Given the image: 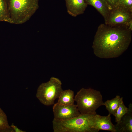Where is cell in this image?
Returning <instances> with one entry per match:
<instances>
[{"label": "cell", "instance_id": "7c38bea8", "mask_svg": "<svg viewBox=\"0 0 132 132\" xmlns=\"http://www.w3.org/2000/svg\"><path fill=\"white\" fill-rule=\"evenodd\" d=\"M123 101L122 97L117 95L114 98L110 100H108L104 102V105L109 113L115 116L118 108Z\"/></svg>", "mask_w": 132, "mask_h": 132}, {"label": "cell", "instance_id": "ffe728a7", "mask_svg": "<svg viewBox=\"0 0 132 132\" xmlns=\"http://www.w3.org/2000/svg\"><path fill=\"white\" fill-rule=\"evenodd\" d=\"M126 26L130 30L132 31V19L129 21L126 24Z\"/></svg>", "mask_w": 132, "mask_h": 132}, {"label": "cell", "instance_id": "8992f818", "mask_svg": "<svg viewBox=\"0 0 132 132\" xmlns=\"http://www.w3.org/2000/svg\"><path fill=\"white\" fill-rule=\"evenodd\" d=\"M132 19V11L120 6H117L110 11L105 20V24L110 26L125 25Z\"/></svg>", "mask_w": 132, "mask_h": 132}, {"label": "cell", "instance_id": "2e32d148", "mask_svg": "<svg viewBox=\"0 0 132 132\" xmlns=\"http://www.w3.org/2000/svg\"><path fill=\"white\" fill-rule=\"evenodd\" d=\"M128 108L124 105L123 101L121 103L114 116L115 121L117 123H119L122 117L127 112Z\"/></svg>", "mask_w": 132, "mask_h": 132}, {"label": "cell", "instance_id": "8fae6325", "mask_svg": "<svg viewBox=\"0 0 132 132\" xmlns=\"http://www.w3.org/2000/svg\"><path fill=\"white\" fill-rule=\"evenodd\" d=\"M88 5L94 7L104 18L105 20L109 14L110 10L104 0H84Z\"/></svg>", "mask_w": 132, "mask_h": 132}, {"label": "cell", "instance_id": "6da1fadb", "mask_svg": "<svg viewBox=\"0 0 132 132\" xmlns=\"http://www.w3.org/2000/svg\"><path fill=\"white\" fill-rule=\"evenodd\" d=\"M132 32L125 25L111 26L101 24L98 28L93 42L94 54L101 58L119 56L129 46Z\"/></svg>", "mask_w": 132, "mask_h": 132}, {"label": "cell", "instance_id": "5bb4252c", "mask_svg": "<svg viewBox=\"0 0 132 132\" xmlns=\"http://www.w3.org/2000/svg\"><path fill=\"white\" fill-rule=\"evenodd\" d=\"M0 22L10 23L7 0H0Z\"/></svg>", "mask_w": 132, "mask_h": 132}, {"label": "cell", "instance_id": "5b68a950", "mask_svg": "<svg viewBox=\"0 0 132 132\" xmlns=\"http://www.w3.org/2000/svg\"><path fill=\"white\" fill-rule=\"evenodd\" d=\"M61 86V82L59 79L52 77L48 82L43 83L39 86L36 97L44 105H52L63 90Z\"/></svg>", "mask_w": 132, "mask_h": 132}, {"label": "cell", "instance_id": "ba28073f", "mask_svg": "<svg viewBox=\"0 0 132 132\" xmlns=\"http://www.w3.org/2000/svg\"><path fill=\"white\" fill-rule=\"evenodd\" d=\"M110 115L109 113L106 116H101L97 114L90 115L89 122L91 127L95 132H98L100 130L115 132V125L111 122Z\"/></svg>", "mask_w": 132, "mask_h": 132}, {"label": "cell", "instance_id": "7a4b0ae2", "mask_svg": "<svg viewBox=\"0 0 132 132\" xmlns=\"http://www.w3.org/2000/svg\"><path fill=\"white\" fill-rule=\"evenodd\" d=\"M39 0H7L10 23H23L29 20L39 7Z\"/></svg>", "mask_w": 132, "mask_h": 132}, {"label": "cell", "instance_id": "9a60e30c", "mask_svg": "<svg viewBox=\"0 0 132 132\" xmlns=\"http://www.w3.org/2000/svg\"><path fill=\"white\" fill-rule=\"evenodd\" d=\"M0 132H14L9 125L6 115L0 108Z\"/></svg>", "mask_w": 132, "mask_h": 132}, {"label": "cell", "instance_id": "e0dca14e", "mask_svg": "<svg viewBox=\"0 0 132 132\" xmlns=\"http://www.w3.org/2000/svg\"><path fill=\"white\" fill-rule=\"evenodd\" d=\"M117 6H121L132 11V0H119Z\"/></svg>", "mask_w": 132, "mask_h": 132}, {"label": "cell", "instance_id": "277c9868", "mask_svg": "<svg viewBox=\"0 0 132 132\" xmlns=\"http://www.w3.org/2000/svg\"><path fill=\"white\" fill-rule=\"evenodd\" d=\"M80 114L70 119L61 120L54 119L52 121L54 132H95L90 126V115Z\"/></svg>", "mask_w": 132, "mask_h": 132}, {"label": "cell", "instance_id": "d6986e66", "mask_svg": "<svg viewBox=\"0 0 132 132\" xmlns=\"http://www.w3.org/2000/svg\"><path fill=\"white\" fill-rule=\"evenodd\" d=\"M11 128L13 130L14 132H25V131L22 130L20 129L14 125L13 123L10 126Z\"/></svg>", "mask_w": 132, "mask_h": 132}, {"label": "cell", "instance_id": "52a82bcc", "mask_svg": "<svg viewBox=\"0 0 132 132\" xmlns=\"http://www.w3.org/2000/svg\"><path fill=\"white\" fill-rule=\"evenodd\" d=\"M54 119L64 120L71 119L79 116L80 113L77 105H64L57 102L53 107Z\"/></svg>", "mask_w": 132, "mask_h": 132}, {"label": "cell", "instance_id": "30bf717a", "mask_svg": "<svg viewBox=\"0 0 132 132\" xmlns=\"http://www.w3.org/2000/svg\"><path fill=\"white\" fill-rule=\"evenodd\" d=\"M128 110L120 121L115 125V132H132V104L128 106Z\"/></svg>", "mask_w": 132, "mask_h": 132}, {"label": "cell", "instance_id": "9c48e42d", "mask_svg": "<svg viewBox=\"0 0 132 132\" xmlns=\"http://www.w3.org/2000/svg\"><path fill=\"white\" fill-rule=\"evenodd\" d=\"M65 0L67 12L74 17L83 13L88 5L84 0Z\"/></svg>", "mask_w": 132, "mask_h": 132}, {"label": "cell", "instance_id": "ac0fdd59", "mask_svg": "<svg viewBox=\"0 0 132 132\" xmlns=\"http://www.w3.org/2000/svg\"><path fill=\"white\" fill-rule=\"evenodd\" d=\"M104 0L108 8L110 11L117 6L119 0Z\"/></svg>", "mask_w": 132, "mask_h": 132}, {"label": "cell", "instance_id": "3957f363", "mask_svg": "<svg viewBox=\"0 0 132 132\" xmlns=\"http://www.w3.org/2000/svg\"><path fill=\"white\" fill-rule=\"evenodd\" d=\"M77 108L80 114L91 115L97 114L96 110L104 105L100 92L93 89L82 88L74 97Z\"/></svg>", "mask_w": 132, "mask_h": 132}, {"label": "cell", "instance_id": "4fadbf2b", "mask_svg": "<svg viewBox=\"0 0 132 132\" xmlns=\"http://www.w3.org/2000/svg\"><path fill=\"white\" fill-rule=\"evenodd\" d=\"M74 92L70 89L62 90L58 97V103L64 105H71L74 104Z\"/></svg>", "mask_w": 132, "mask_h": 132}]
</instances>
